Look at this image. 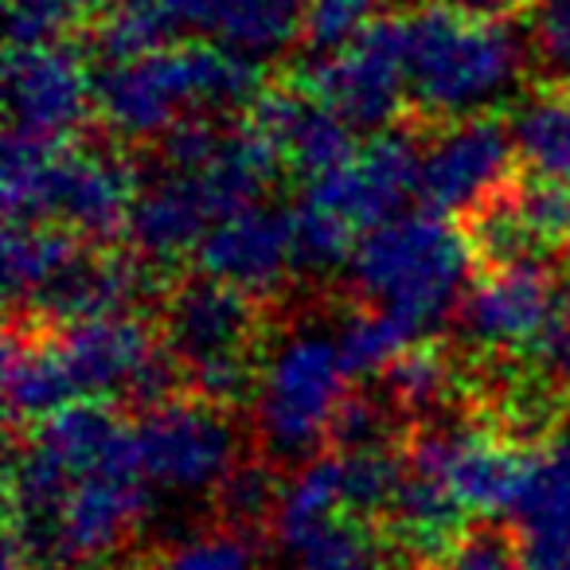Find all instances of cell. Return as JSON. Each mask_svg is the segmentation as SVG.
<instances>
[{"mask_svg":"<svg viewBox=\"0 0 570 570\" xmlns=\"http://www.w3.org/2000/svg\"><path fill=\"white\" fill-rule=\"evenodd\" d=\"M262 302L212 277H188L165 294L160 341L191 399L235 406L254 399L262 375Z\"/></svg>","mask_w":570,"mask_h":570,"instance_id":"obj_4","label":"cell"},{"mask_svg":"<svg viewBox=\"0 0 570 570\" xmlns=\"http://www.w3.org/2000/svg\"><path fill=\"white\" fill-rule=\"evenodd\" d=\"M554 360H559L562 380L570 383V317H567V328H562V336H559V348H554Z\"/></svg>","mask_w":570,"mask_h":570,"instance_id":"obj_35","label":"cell"},{"mask_svg":"<svg viewBox=\"0 0 570 570\" xmlns=\"http://www.w3.org/2000/svg\"><path fill=\"white\" fill-rule=\"evenodd\" d=\"M266 90L262 63L219 43H168L98 75V118L121 141H160L191 118L250 110Z\"/></svg>","mask_w":570,"mask_h":570,"instance_id":"obj_1","label":"cell"},{"mask_svg":"<svg viewBox=\"0 0 570 570\" xmlns=\"http://www.w3.org/2000/svg\"><path fill=\"white\" fill-rule=\"evenodd\" d=\"M153 274L137 250L87 246L56 282L28 305V317L43 325H79V321L121 317L149 297Z\"/></svg>","mask_w":570,"mask_h":570,"instance_id":"obj_16","label":"cell"},{"mask_svg":"<svg viewBox=\"0 0 570 570\" xmlns=\"http://www.w3.org/2000/svg\"><path fill=\"white\" fill-rule=\"evenodd\" d=\"M137 196L141 180L121 153L63 145L51 165L40 223H56L87 246H114L129 235Z\"/></svg>","mask_w":570,"mask_h":570,"instance_id":"obj_13","label":"cell"},{"mask_svg":"<svg viewBox=\"0 0 570 570\" xmlns=\"http://www.w3.org/2000/svg\"><path fill=\"white\" fill-rule=\"evenodd\" d=\"M344 515H348L344 465L336 453H321L302 469H294V476L285 481L282 504L274 515V539L294 554Z\"/></svg>","mask_w":570,"mask_h":570,"instance_id":"obj_20","label":"cell"},{"mask_svg":"<svg viewBox=\"0 0 570 570\" xmlns=\"http://www.w3.org/2000/svg\"><path fill=\"white\" fill-rule=\"evenodd\" d=\"M515 539L551 535L570 528V434L559 430L543 445L528 450V465L520 476V492L512 500Z\"/></svg>","mask_w":570,"mask_h":570,"instance_id":"obj_21","label":"cell"},{"mask_svg":"<svg viewBox=\"0 0 570 570\" xmlns=\"http://www.w3.org/2000/svg\"><path fill=\"white\" fill-rule=\"evenodd\" d=\"M71 403H79V399H75L63 356L56 348V333L43 321L12 313L9 333H4V411H9V430L12 434L32 430Z\"/></svg>","mask_w":570,"mask_h":570,"instance_id":"obj_17","label":"cell"},{"mask_svg":"<svg viewBox=\"0 0 570 570\" xmlns=\"http://www.w3.org/2000/svg\"><path fill=\"white\" fill-rule=\"evenodd\" d=\"M9 134L75 145V134L98 114V79L71 43L9 48L4 59Z\"/></svg>","mask_w":570,"mask_h":570,"instance_id":"obj_12","label":"cell"},{"mask_svg":"<svg viewBox=\"0 0 570 570\" xmlns=\"http://www.w3.org/2000/svg\"><path fill=\"white\" fill-rule=\"evenodd\" d=\"M176 28L180 20L173 12V0H118L95 24V51L106 67L129 63L176 43Z\"/></svg>","mask_w":570,"mask_h":570,"instance_id":"obj_24","label":"cell"},{"mask_svg":"<svg viewBox=\"0 0 570 570\" xmlns=\"http://www.w3.org/2000/svg\"><path fill=\"white\" fill-rule=\"evenodd\" d=\"M82 250L87 243L56 223H24L4 230V289L12 309H28Z\"/></svg>","mask_w":570,"mask_h":570,"instance_id":"obj_22","label":"cell"},{"mask_svg":"<svg viewBox=\"0 0 570 570\" xmlns=\"http://www.w3.org/2000/svg\"><path fill=\"white\" fill-rule=\"evenodd\" d=\"M4 570H40V567H36V562H28L24 554L4 551Z\"/></svg>","mask_w":570,"mask_h":570,"instance_id":"obj_36","label":"cell"},{"mask_svg":"<svg viewBox=\"0 0 570 570\" xmlns=\"http://www.w3.org/2000/svg\"><path fill=\"white\" fill-rule=\"evenodd\" d=\"M348 367L336 348V336L289 333L266 356L254 391V430H258L262 461L274 469L313 461L328 445L336 411L352 395Z\"/></svg>","mask_w":570,"mask_h":570,"instance_id":"obj_5","label":"cell"},{"mask_svg":"<svg viewBox=\"0 0 570 570\" xmlns=\"http://www.w3.org/2000/svg\"><path fill=\"white\" fill-rule=\"evenodd\" d=\"M9 4V48L63 43L82 20H102L118 0H4Z\"/></svg>","mask_w":570,"mask_h":570,"instance_id":"obj_29","label":"cell"},{"mask_svg":"<svg viewBox=\"0 0 570 570\" xmlns=\"http://www.w3.org/2000/svg\"><path fill=\"white\" fill-rule=\"evenodd\" d=\"M473 266V246L458 223L411 212L360 238L348 258V282L364 309L406 317L430 336L461 309Z\"/></svg>","mask_w":570,"mask_h":570,"instance_id":"obj_3","label":"cell"},{"mask_svg":"<svg viewBox=\"0 0 570 570\" xmlns=\"http://www.w3.org/2000/svg\"><path fill=\"white\" fill-rule=\"evenodd\" d=\"M567 317L570 305L562 297L559 274L547 262L481 269L458 309L469 344L500 360L554 356Z\"/></svg>","mask_w":570,"mask_h":570,"instance_id":"obj_7","label":"cell"},{"mask_svg":"<svg viewBox=\"0 0 570 570\" xmlns=\"http://www.w3.org/2000/svg\"><path fill=\"white\" fill-rule=\"evenodd\" d=\"M243 121L269 145L282 168L297 173L305 184L328 168L344 165L360 149L352 141V129L294 79L262 90L250 102V110L243 114Z\"/></svg>","mask_w":570,"mask_h":570,"instance_id":"obj_15","label":"cell"},{"mask_svg":"<svg viewBox=\"0 0 570 570\" xmlns=\"http://www.w3.org/2000/svg\"><path fill=\"white\" fill-rule=\"evenodd\" d=\"M282 473L269 461H243L215 492V512L227 528L250 531V535H274V515L282 504Z\"/></svg>","mask_w":570,"mask_h":570,"instance_id":"obj_27","label":"cell"},{"mask_svg":"<svg viewBox=\"0 0 570 570\" xmlns=\"http://www.w3.org/2000/svg\"><path fill=\"white\" fill-rule=\"evenodd\" d=\"M535 43H539V56L570 82V0H539Z\"/></svg>","mask_w":570,"mask_h":570,"instance_id":"obj_32","label":"cell"},{"mask_svg":"<svg viewBox=\"0 0 570 570\" xmlns=\"http://www.w3.org/2000/svg\"><path fill=\"white\" fill-rule=\"evenodd\" d=\"M419 341H426V333L419 325H411L406 317H395V313L364 309V305L336 333V348H341L348 375H383Z\"/></svg>","mask_w":570,"mask_h":570,"instance_id":"obj_25","label":"cell"},{"mask_svg":"<svg viewBox=\"0 0 570 570\" xmlns=\"http://www.w3.org/2000/svg\"><path fill=\"white\" fill-rule=\"evenodd\" d=\"M411 110L426 126L489 114L520 82L523 40L512 20L476 17L453 0L403 12Z\"/></svg>","mask_w":570,"mask_h":570,"instance_id":"obj_2","label":"cell"},{"mask_svg":"<svg viewBox=\"0 0 570 570\" xmlns=\"http://www.w3.org/2000/svg\"><path fill=\"white\" fill-rule=\"evenodd\" d=\"M465 391V372L461 356L453 348L438 344L434 336L406 348L395 364L383 372V399L399 419H414L419 426L438 422V411L450 406Z\"/></svg>","mask_w":570,"mask_h":570,"instance_id":"obj_19","label":"cell"},{"mask_svg":"<svg viewBox=\"0 0 570 570\" xmlns=\"http://www.w3.org/2000/svg\"><path fill=\"white\" fill-rule=\"evenodd\" d=\"M289 79L325 102L348 129H387L411 102L403 17H380L348 48L309 59Z\"/></svg>","mask_w":570,"mask_h":570,"instance_id":"obj_9","label":"cell"},{"mask_svg":"<svg viewBox=\"0 0 570 570\" xmlns=\"http://www.w3.org/2000/svg\"><path fill=\"white\" fill-rule=\"evenodd\" d=\"M196 269L199 277L235 285L254 302H269L302 269L294 212L262 199L227 215L196 250Z\"/></svg>","mask_w":570,"mask_h":570,"instance_id":"obj_14","label":"cell"},{"mask_svg":"<svg viewBox=\"0 0 570 570\" xmlns=\"http://www.w3.org/2000/svg\"><path fill=\"white\" fill-rule=\"evenodd\" d=\"M567 262H570V243H567Z\"/></svg>","mask_w":570,"mask_h":570,"instance_id":"obj_37","label":"cell"},{"mask_svg":"<svg viewBox=\"0 0 570 570\" xmlns=\"http://www.w3.org/2000/svg\"><path fill=\"white\" fill-rule=\"evenodd\" d=\"M395 554L391 539L375 523L344 515L294 551V570H403Z\"/></svg>","mask_w":570,"mask_h":570,"instance_id":"obj_26","label":"cell"},{"mask_svg":"<svg viewBox=\"0 0 570 570\" xmlns=\"http://www.w3.org/2000/svg\"><path fill=\"white\" fill-rule=\"evenodd\" d=\"M515 137L492 114L445 121L422 141V212L465 223L515 180Z\"/></svg>","mask_w":570,"mask_h":570,"instance_id":"obj_10","label":"cell"},{"mask_svg":"<svg viewBox=\"0 0 570 570\" xmlns=\"http://www.w3.org/2000/svg\"><path fill=\"white\" fill-rule=\"evenodd\" d=\"M173 12L180 28L254 63L302 40L305 24V0H173Z\"/></svg>","mask_w":570,"mask_h":570,"instance_id":"obj_18","label":"cell"},{"mask_svg":"<svg viewBox=\"0 0 570 570\" xmlns=\"http://www.w3.org/2000/svg\"><path fill=\"white\" fill-rule=\"evenodd\" d=\"M419 165L422 145L411 134H380L360 145L344 165L313 176L297 204L336 219L344 230L364 238L367 230L399 219L403 204L419 196Z\"/></svg>","mask_w":570,"mask_h":570,"instance_id":"obj_11","label":"cell"},{"mask_svg":"<svg viewBox=\"0 0 570 570\" xmlns=\"http://www.w3.org/2000/svg\"><path fill=\"white\" fill-rule=\"evenodd\" d=\"M262 551H266V535H250V531L227 528V523H212V528L168 547L153 562V570H258Z\"/></svg>","mask_w":570,"mask_h":570,"instance_id":"obj_28","label":"cell"},{"mask_svg":"<svg viewBox=\"0 0 570 570\" xmlns=\"http://www.w3.org/2000/svg\"><path fill=\"white\" fill-rule=\"evenodd\" d=\"M375 12H380V0H305L302 43L313 51V59L333 56L380 20Z\"/></svg>","mask_w":570,"mask_h":570,"instance_id":"obj_30","label":"cell"},{"mask_svg":"<svg viewBox=\"0 0 570 570\" xmlns=\"http://www.w3.org/2000/svg\"><path fill=\"white\" fill-rule=\"evenodd\" d=\"M512 137L528 176L570 184V82L535 90L512 118Z\"/></svg>","mask_w":570,"mask_h":570,"instance_id":"obj_23","label":"cell"},{"mask_svg":"<svg viewBox=\"0 0 570 570\" xmlns=\"http://www.w3.org/2000/svg\"><path fill=\"white\" fill-rule=\"evenodd\" d=\"M134 450L145 481L176 497H215L243 465L227 411L191 395L149 406L134 426Z\"/></svg>","mask_w":570,"mask_h":570,"instance_id":"obj_8","label":"cell"},{"mask_svg":"<svg viewBox=\"0 0 570 570\" xmlns=\"http://www.w3.org/2000/svg\"><path fill=\"white\" fill-rule=\"evenodd\" d=\"M461 9L476 12V17H492V20H512L515 12L523 9H535L539 0H453Z\"/></svg>","mask_w":570,"mask_h":570,"instance_id":"obj_34","label":"cell"},{"mask_svg":"<svg viewBox=\"0 0 570 570\" xmlns=\"http://www.w3.org/2000/svg\"><path fill=\"white\" fill-rule=\"evenodd\" d=\"M520 551L531 570H570V528L520 539Z\"/></svg>","mask_w":570,"mask_h":570,"instance_id":"obj_33","label":"cell"},{"mask_svg":"<svg viewBox=\"0 0 570 570\" xmlns=\"http://www.w3.org/2000/svg\"><path fill=\"white\" fill-rule=\"evenodd\" d=\"M48 328L56 333V348L79 403L134 399L149 411L176 399L180 372L160 341V328L153 333L137 313Z\"/></svg>","mask_w":570,"mask_h":570,"instance_id":"obj_6","label":"cell"},{"mask_svg":"<svg viewBox=\"0 0 570 570\" xmlns=\"http://www.w3.org/2000/svg\"><path fill=\"white\" fill-rule=\"evenodd\" d=\"M422 570H531V567L523 559L515 531L500 528L492 520H476L442 559Z\"/></svg>","mask_w":570,"mask_h":570,"instance_id":"obj_31","label":"cell"}]
</instances>
